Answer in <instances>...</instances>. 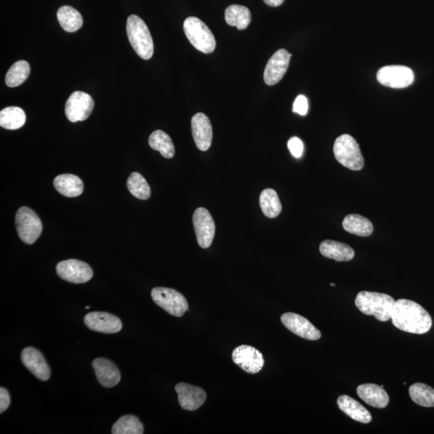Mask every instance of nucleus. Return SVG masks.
<instances>
[{
  "label": "nucleus",
  "mask_w": 434,
  "mask_h": 434,
  "mask_svg": "<svg viewBox=\"0 0 434 434\" xmlns=\"http://www.w3.org/2000/svg\"><path fill=\"white\" fill-rule=\"evenodd\" d=\"M149 145L153 150L160 151L166 158H173L176 152L171 137L160 130L153 132L150 135Z\"/></svg>",
  "instance_id": "29"
},
{
  "label": "nucleus",
  "mask_w": 434,
  "mask_h": 434,
  "mask_svg": "<svg viewBox=\"0 0 434 434\" xmlns=\"http://www.w3.org/2000/svg\"><path fill=\"white\" fill-rule=\"evenodd\" d=\"M92 366L99 384H102L103 387L113 388L120 382L121 373L119 370L109 359L105 358L95 359L92 363Z\"/></svg>",
  "instance_id": "19"
},
{
  "label": "nucleus",
  "mask_w": 434,
  "mask_h": 434,
  "mask_svg": "<svg viewBox=\"0 0 434 434\" xmlns=\"http://www.w3.org/2000/svg\"><path fill=\"white\" fill-rule=\"evenodd\" d=\"M126 33L136 54L142 59H151L154 54V44L144 21L137 15H130L127 19Z\"/></svg>",
  "instance_id": "3"
},
{
  "label": "nucleus",
  "mask_w": 434,
  "mask_h": 434,
  "mask_svg": "<svg viewBox=\"0 0 434 434\" xmlns=\"http://www.w3.org/2000/svg\"><path fill=\"white\" fill-rule=\"evenodd\" d=\"M89 308H91V306H86V309L87 310H89Z\"/></svg>",
  "instance_id": "39"
},
{
  "label": "nucleus",
  "mask_w": 434,
  "mask_h": 434,
  "mask_svg": "<svg viewBox=\"0 0 434 434\" xmlns=\"http://www.w3.org/2000/svg\"><path fill=\"white\" fill-rule=\"evenodd\" d=\"M10 403V398L8 391L3 387L0 388V412L1 414L8 409Z\"/></svg>",
  "instance_id": "36"
},
{
  "label": "nucleus",
  "mask_w": 434,
  "mask_h": 434,
  "mask_svg": "<svg viewBox=\"0 0 434 434\" xmlns=\"http://www.w3.org/2000/svg\"><path fill=\"white\" fill-rule=\"evenodd\" d=\"M184 30L190 44L204 54H211L215 50V37L202 20L190 17L185 20Z\"/></svg>",
  "instance_id": "5"
},
{
  "label": "nucleus",
  "mask_w": 434,
  "mask_h": 434,
  "mask_svg": "<svg viewBox=\"0 0 434 434\" xmlns=\"http://www.w3.org/2000/svg\"><path fill=\"white\" fill-rule=\"evenodd\" d=\"M193 136L199 150L209 149L213 140V128L209 119L203 113H197L192 119Z\"/></svg>",
  "instance_id": "18"
},
{
  "label": "nucleus",
  "mask_w": 434,
  "mask_h": 434,
  "mask_svg": "<svg viewBox=\"0 0 434 434\" xmlns=\"http://www.w3.org/2000/svg\"><path fill=\"white\" fill-rule=\"evenodd\" d=\"M225 18L226 23L238 30H244L251 22L250 9L241 5H231L225 10Z\"/></svg>",
  "instance_id": "25"
},
{
  "label": "nucleus",
  "mask_w": 434,
  "mask_h": 434,
  "mask_svg": "<svg viewBox=\"0 0 434 434\" xmlns=\"http://www.w3.org/2000/svg\"><path fill=\"white\" fill-rule=\"evenodd\" d=\"M111 432L113 434H142L144 427L137 417L125 415L114 423Z\"/></svg>",
  "instance_id": "31"
},
{
  "label": "nucleus",
  "mask_w": 434,
  "mask_h": 434,
  "mask_svg": "<svg viewBox=\"0 0 434 434\" xmlns=\"http://www.w3.org/2000/svg\"><path fill=\"white\" fill-rule=\"evenodd\" d=\"M259 201H260V207L264 215L269 218H275L282 211V204L280 202L277 193L274 189L263 190Z\"/></svg>",
  "instance_id": "28"
},
{
  "label": "nucleus",
  "mask_w": 434,
  "mask_h": 434,
  "mask_svg": "<svg viewBox=\"0 0 434 434\" xmlns=\"http://www.w3.org/2000/svg\"><path fill=\"white\" fill-rule=\"evenodd\" d=\"M359 398L370 406L384 409L389 403V396L383 387L375 384H364L357 388Z\"/></svg>",
  "instance_id": "20"
},
{
  "label": "nucleus",
  "mask_w": 434,
  "mask_h": 434,
  "mask_svg": "<svg viewBox=\"0 0 434 434\" xmlns=\"http://www.w3.org/2000/svg\"><path fill=\"white\" fill-rule=\"evenodd\" d=\"M151 298L158 306L173 316L181 317L188 310L187 299L174 289L156 287L151 290Z\"/></svg>",
  "instance_id": "7"
},
{
  "label": "nucleus",
  "mask_w": 434,
  "mask_h": 434,
  "mask_svg": "<svg viewBox=\"0 0 434 434\" xmlns=\"http://www.w3.org/2000/svg\"><path fill=\"white\" fill-rule=\"evenodd\" d=\"M308 111V100L304 95H299L295 99L293 105V112L300 115H306Z\"/></svg>",
  "instance_id": "35"
},
{
  "label": "nucleus",
  "mask_w": 434,
  "mask_h": 434,
  "mask_svg": "<svg viewBox=\"0 0 434 434\" xmlns=\"http://www.w3.org/2000/svg\"><path fill=\"white\" fill-rule=\"evenodd\" d=\"M288 148L292 155L295 158H300L303 156L304 153V144L303 142L297 137H291V139L288 142Z\"/></svg>",
  "instance_id": "34"
},
{
  "label": "nucleus",
  "mask_w": 434,
  "mask_h": 434,
  "mask_svg": "<svg viewBox=\"0 0 434 434\" xmlns=\"http://www.w3.org/2000/svg\"><path fill=\"white\" fill-rule=\"evenodd\" d=\"M193 221L199 246L203 248H209L216 232L215 222L209 211L204 208L197 209L193 214Z\"/></svg>",
  "instance_id": "11"
},
{
  "label": "nucleus",
  "mask_w": 434,
  "mask_h": 434,
  "mask_svg": "<svg viewBox=\"0 0 434 434\" xmlns=\"http://www.w3.org/2000/svg\"><path fill=\"white\" fill-rule=\"evenodd\" d=\"M338 163L352 171H359L364 167V160L356 140L349 135L337 137L333 147Z\"/></svg>",
  "instance_id": "4"
},
{
  "label": "nucleus",
  "mask_w": 434,
  "mask_h": 434,
  "mask_svg": "<svg viewBox=\"0 0 434 434\" xmlns=\"http://www.w3.org/2000/svg\"><path fill=\"white\" fill-rule=\"evenodd\" d=\"M127 188L135 197L146 200L151 197V188L146 179L139 172H133L127 179Z\"/></svg>",
  "instance_id": "33"
},
{
  "label": "nucleus",
  "mask_w": 434,
  "mask_h": 434,
  "mask_svg": "<svg viewBox=\"0 0 434 434\" xmlns=\"http://www.w3.org/2000/svg\"><path fill=\"white\" fill-rule=\"evenodd\" d=\"M264 2L269 5V6L278 7L280 5L283 4L284 0H264Z\"/></svg>",
  "instance_id": "37"
},
{
  "label": "nucleus",
  "mask_w": 434,
  "mask_h": 434,
  "mask_svg": "<svg viewBox=\"0 0 434 434\" xmlns=\"http://www.w3.org/2000/svg\"><path fill=\"white\" fill-rule=\"evenodd\" d=\"M25 121L26 114L20 107H10L0 112V126L4 129L18 130L24 125Z\"/></svg>",
  "instance_id": "27"
},
{
  "label": "nucleus",
  "mask_w": 434,
  "mask_h": 434,
  "mask_svg": "<svg viewBox=\"0 0 434 434\" xmlns=\"http://www.w3.org/2000/svg\"><path fill=\"white\" fill-rule=\"evenodd\" d=\"M292 54L287 50H279L269 60L264 72V81L268 86H274L282 80L288 70Z\"/></svg>",
  "instance_id": "15"
},
{
  "label": "nucleus",
  "mask_w": 434,
  "mask_h": 434,
  "mask_svg": "<svg viewBox=\"0 0 434 434\" xmlns=\"http://www.w3.org/2000/svg\"><path fill=\"white\" fill-rule=\"evenodd\" d=\"M232 357L237 366L250 374L262 371L264 364L262 352L251 346L241 345L236 347L232 352Z\"/></svg>",
  "instance_id": "12"
},
{
  "label": "nucleus",
  "mask_w": 434,
  "mask_h": 434,
  "mask_svg": "<svg viewBox=\"0 0 434 434\" xmlns=\"http://www.w3.org/2000/svg\"><path fill=\"white\" fill-rule=\"evenodd\" d=\"M344 230L359 237H369L373 232V225L366 217L358 214H350L343 220Z\"/></svg>",
  "instance_id": "24"
},
{
  "label": "nucleus",
  "mask_w": 434,
  "mask_h": 434,
  "mask_svg": "<svg viewBox=\"0 0 434 434\" xmlns=\"http://www.w3.org/2000/svg\"><path fill=\"white\" fill-rule=\"evenodd\" d=\"M320 251L322 256L336 262L351 261L354 257V251L350 246L331 240L322 241Z\"/></svg>",
  "instance_id": "22"
},
{
  "label": "nucleus",
  "mask_w": 434,
  "mask_h": 434,
  "mask_svg": "<svg viewBox=\"0 0 434 434\" xmlns=\"http://www.w3.org/2000/svg\"><path fill=\"white\" fill-rule=\"evenodd\" d=\"M57 192L67 197H77L82 195L84 184L80 178L73 174H63L54 179Z\"/></svg>",
  "instance_id": "23"
},
{
  "label": "nucleus",
  "mask_w": 434,
  "mask_h": 434,
  "mask_svg": "<svg viewBox=\"0 0 434 434\" xmlns=\"http://www.w3.org/2000/svg\"><path fill=\"white\" fill-rule=\"evenodd\" d=\"M21 361L37 379L46 381L50 378L51 371L49 364L43 354L35 347L24 348L21 352Z\"/></svg>",
  "instance_id": "16"
},
{
  "label": "nucleus",
  "mask_w": 434,
  "mask_h": 434,
  "mask_svg": "<svg viewBox=\"0 0 434 434\" xmlns=\"http://www.w3.org/2000/svg\"><path fill=\"white\" fill-rule=\"evenodd\" d=\"M283 324L294 334L308 341H317L322 336L321 331L306 320L295 313H285L280 317Z\"/></svg>",
  "instance_id": "13"
},
{
  "label": "nucleus",
  "mask_w": 434,
  "mask_h": 434,
  "mask_svg": "<svg viewBox=\"0 0 434 434\" xmlns=\"http://www.w3.org/2000/svg\"><path fill=\"white\" fill-rule=\"evenodd\" d=\"M379 83L384 87L402 89L412 84L414 74L411 68L402 66H389L381 68L377 72Z\"/></svg>",
  "instance_id": "8"
},
{
  "label": "nucleus",
  "mask_w": 434,
  "mask_h": 434,
  "mask_svg": "<svg viewBox=\"0 0 434 434\" xmlns=\"http://www.w3.org/2000/svg\"><path fill=\"white\" fill-rule=\"evenodd\" d=\"M84 322L89 329L104 334H115L123 328L119 317L107 312H91L84 316Z\"/></svg>",
  "instance_id": "14"
},
{
  "label": "nucleus",
  "mask_w": 434,
  "mask_h": 434,
  "mask_svg": "<svg viewBox=\"0 0 434 434\" xmlns=\"http://www.w3.org/2000/svg\"><path fill=\"white\" fill-rule=\"evenodd\" d=\"M338 407L352 419L368 424L373 420L371 414L359 402L347 395L341 396L337 400Z\"/></svg>",
  "instance_id": "21"
},
{
  "label": "nucleus",
  "mask_w": 434,
  "mask_h": 434,
  "mask_svg": "<svg viewBox=\"0 0 434 434\" xmlns=\"http://www.w3.org/2000/svg\"><path fill=\"white\" fill-rule=\"evenodd\" d=\"M391 322L398 329L417 335L425 334L433 325L428 312L420 304L407 299L396 301Z\"/></svg>",
  "instance_id": "1"
},
{
  "label": "nucleus",
  "mask_w": 434,
  "mask_h": 434,
  "mask_svg": "<svg viewBox=\"0 0 434 434\" xmlns=\"http://www.w3.org/2000/svg\"><path fill=\"white\" fill-rule=\"evenodd\" d=\"M30 66L26 61H19L9 68L5 77V83L10 88L17 87L27 80L30 74Z\"/></svg>",
  "instance_id": "30"
},
{
  "label": "nucleus",
  "mask_w": 434,
  "mask_h": 434,
  "mask_svg": "<svg viewBox=\"0 0 434 434\" xmlns=\"http://www.w3.org/2000/svg\"><path fill=\"white\" fill-rule=\"evenodd\" d=\"M396 301L391 296L382 293L361 291L354 300L357 308L363 314L374 316L380 322L391 320Z\"/></svg>",
  "instance_id": "2"
},
{
  "label": "nucleus",
  "mask_w": 434,
  "mask_h": 434,
  "mask_svg": "<svg viewBox=\"0 0 434 434\" xmlns=\"http://www.w3.org/2000/svg\"><path fill=\"white\" fill-rule=\"evenodd\" d=\"M179 403L182 409L195 411L202 406L207 398L205 391L199 387L186 383H179L176 385Z\"/></svg>",
  "instance_id": "17"
},
{
  "label": "nucleus",
  "mask_w": 434,
  "mask_h": 434,
  "mask_svg": "<svg viewBox=\"0 0 434 434\" xmlns=\"http://www.w3.org/2000/svg\"><path fill=\"white\" fill-rule=\"evenodd\" d=\"M330 285H331V287H336V284L335 283H331Z\"/></svg>",
  "instance_id": "38"
},
{
  "label": "nucleus",
  "mask_w": 434,
  "mask_h": 434,
  "mask_svg": "<svg viewBox=\"0 0 434 434\" xmlns=\"http://www.w3.org/2000/svg\"><path fill=\"white\" fill-rule=\"evenodd\" d=\"M94 108L93 99L91 95L76 91L70 95L66 105V114L72 123L87 120Z\"/></svg>",
  "instance_id": "10"
},
{
  "label": "nucleus",
  "mask_w": 434,
  "mask_h": 434,
  "mask_svg": "<svg viewBox=\"0 0 434 434\" xmlns=\"http://www.w3.org/2000/svg\"><path fill=\"white\" fill-rule=\"evenodd\" d=\"M410 396L412 401L422 407H434V389L422 383L410 386Z\"/></svg>",
  "instance_id": "32"
},
{
  "label": "nucleus",
  "mask_w": 434,
  "mask_h": 434,
  "mask_svg": "<svg viewBox=\"0 0 434 434\" xmlns=\"http://www.w3.org/2000/svg\"><path fill=\"white\" fill-rule=\"evenodd\" d=\"M57 273L61 279L75 284L86 283L93 276L92 268L77 259H68L58 263Z\"/></svg>",
  "instance_id": "9"
},
{
  "label": "nucleus",
  "mask_w": 434,
  "mask_h": 434,
  "mask_svg": "<svg viewBox=\"0 0 434 434\" xmlns=\"http://www.w3.org/2000/svg\"><path fill=\"white\" fill-rule=\"evenodd\" d=\"M57 20L61 28L68 33H74L83 25V18L77 10L70 6H63L58 10Z\"/></svg>",
  "instance_id": "26"
},
{
  "label": "nucleus",
  "mask_w": 434,
  "mask_h": 434,
  "mask_svg": "<svg viewBox=\"0 0 434 434\" xmlns=\"http://www.w3.org/2000/svg\"><path fill=\"white\" fill-rule=\"evenodd\" d=\"M15 226L21 241L28 245H33L43 230L40 217L29 207L18 210L15 215Z\"/></svg>",
  "instance_id": "6"
}]
</instances>
